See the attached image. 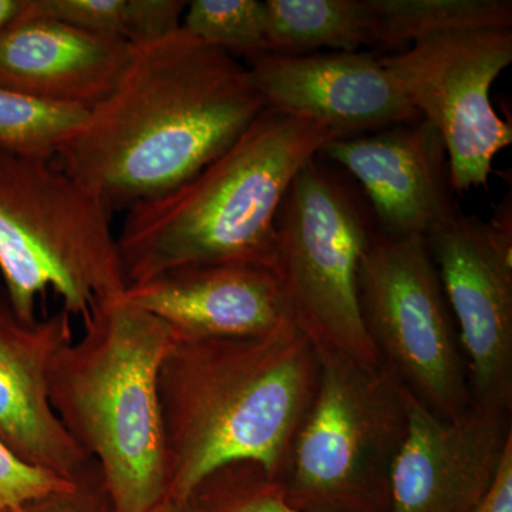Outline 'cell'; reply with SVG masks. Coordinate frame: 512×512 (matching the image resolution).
I'll return each instance as SVG.
<instances>
[{
  "label": "cell",
  "instance_id": "cell-24",
  "mask_svg": "<svg viewBox=\"0 0 512 512\" xmlns=\"http://www.w3.org/2000/svg\"><path fill=\"white\" fill-rule=\"evenodd\" d=\"M8 512H113L99 464L90 460L67 490L46 495Z\"/></svg>",
  "mask_w": 512,
  "mask_h": 512
},
{
  "label": "cell",
  "instance_id": "cell-5",
  "mask_svg": "<svg viewBox=\"0 0 512 512\" xmlns=\"http://www.w3.org/2000/svg\"><path fill=\"white\" fill-rule=\"evenodd\" d=\"M111 208L55 160L0 151V272L13 309L35 322L39 298L86 318L127 289Z\"/></svg>",
  "mask_w": 512,
  "mask_h": 512
},
{
  "label": "cell",
  "instance_id": "cell-4",
  "mask_svg": "<svg viewBox=\"0 0 512 512\" xmlns=\"http://www.w3.org/2000/svg\"><path fill=\"white\" fill-rule=\"evenodd\" d=\"M82 320V338L50 366V404L99 464L113 512L156 511L168 500L158 375L173 333L124 296L104 299Z\"/></svg>",
  "mask_w": 512,
  "mask_h": 512
},
{
  "label": "cell",
  "instance_id": "cell-13",
  "mask_svg": "<svg viewBox=\"0 0 512 512\" xmlns=\"http://www.w3.org/2000/svg\"><path fill=\"white\" fill-rule=\"evenodd\" d=\"M322 154L362 184L383 234L427 239L457 215L446 147L427 120L338 138Z\"/></svg>",
  "mask_w": 512,
  "mask_h": 512
},
{
  "label": "cell",
  "instance_id": "cell-26",
  "mask_svg": "<svg viewBox=\"0 0 512 512\" xmlns=\"http://www.w3.org/2000/svg\"><path fill=\"white\" fill-rule=\"evenodd\" d=\"M25 6L26 0H0V29L19 16Z\"/></svg>",
  "mask_w": 512,
  "mask_h": 512
},
{
  "label": "cell",
  "instance_id": "cell-6",
  "mask_svg": "<svg viewBox=\"0 0 512 512\" xmlns=\"http://www.w3.org/2000/svg\"><path fill=\"white\" fill-rule=\"evenodd\" d=\"M316 353L315 396L278 478L285 500L301 512H387L409 393L386 366Z\"/></svg>",
  "mask_w": 512,
  "mask_h": 512
},
{
  "label": "cell",
  "instance_id": "cell-22",
  "mask_svg": "<svg viewBox=\"0 0 512 512\" xmlns=\"http://www.w3.org/2000/svg\"><path fill=\"white\" fill-rule=\"evenodd\" d=\"M35 12L74 28L130 43L131 0H30Z\"/></svg>",
  "mask_w": 512,
  "mask_h": 512
},
{
  "label": "cell",
  "instance_id": "cell-15",
  "mask_svg": "<svg viewBox=\"0 0 512 512\" xmlns=\"http://www.w3.org/2000/svg\"><path fill=\"white\" fill-rule=\"evenodd\" d=\"M134 46L25 9L0 29V86L90 111L119 86Z\"/></svg>",
  "mask_w": 512,
  "mask_h": 512
},
{
  "label": "cell",
  "instance_id": "cell-10",
  "mask_svg": "<svg viewBox=\"0 0 512 512\" xmlns=\"http://www.w3.org/2000/svg\"><path fill=\"white\" fill-rule=\"evenodd\" d=\"M427 242L456 322L471 403L511 412L510 201L488 222L457 214Z\"/></svg>",
  "mask_w": 512,
  "mask_h": 512
},
{
  "label": "cell",
  "instance_id": "cell-17",
  "mask_svg": "<svg viewBox=\"0 0 512 512\" xmlns=\"http://www.w3.org/2000/svg\"><path fill=\"white\" fill-rule=\"evenodd\" d=\"M372 46L404 50L421 40L476 29H511L507 0H366Z\"/></svg>",
  "mask_w": 512,
  "mask_h": 512
},
{
  "label": "cell",
  "instance_id": "cell-14",
  "mask_svg": "<svg viewBox=\"0 0 512 512\" xmlns=\"http://www.w3.org/2000/svg\"><path fill=\"white\" fill-rule=\"evenodd\" d=\"M72 316L25 322L0 286V443L29 466L73 478L90 460L49 400V370L73 342Z\"/></svg>",
  "mask_w": 512,
  "mask_h": 512
},
{
  "label": "cell",
  "instance_id": "cell-8",
  "mask_svg": "<svg viewBox=\"0 0 512 512\" xmlns=\"http://www.w3.org/2000/svg\"><path fill=\"white\" fill-rule=\"evenodd\" d=\"M359 305L380 363L441 419L471 406L466 362L423 237L373 232L359 268Z\"/></svg>",
  "mask_w": 512,
  "mask_h": 512
},
{
  "label": "cell",
  "instance_id": "cell-1",
  "mask_svg": "<svg viewBox=\"0 0 512 512\" xmlns=\"http://www.w3.org/2000/svg\"><path fill=\"white\" fill-rule=\"evenodd\" d=\"M265 109L247 64L180 28L134 46L119 86L55 161L128 210L200 173Z\"/></svg>",
  "mask_w": 512,
  "mask_h": 512
},
{
  "label": "cell",
  "instance_id": "cell-16",
  "mask_svg": "<svg viewBox=\"0 0 512 512\" xmlns=\"http://www.w3.org/2000/svg\"><path fill=\"white\" fill-rule=\"evenodd\" d=\"M123 296L175 339L262 335L288 318L274 272L255 266L174 269L128 285Z\"/></svg>",
  "mask_w": 512,
  "mask_h": 512
},
{
  "label": "cell",
  "instance_id": "cell-23",
  "mask_svg": "<svg viewBox=\"0 0 512 512\" xmlns=\"http://www.w3.org/2000/svg\"><path fill=\"white\" fill-rule=\"evenodd\" d=\"M73 478L29 466L0 443V512L18 510L46 495L72 487Z\"/></svg>",
  "mask_w": 512,
  "mask_h": 512
},
{
  "label": "cell",
  "instance_id": "cell-27",
  "mask_svg": "<svg viewBox=\"0 0 512 512\" xmlns=\"http://www.w3.org/2000/svg\"><path fill=\"white\" fill-rule=\"evenodd\" d=\"M153 512H194V510H192L190 504H177L173 503V501L167 500Z\"/></svg>",
  "mask_w": 512,
  "mask_h": 512
},
{
  "label": "cell",
  "instance_id": "cell-2",
  "mask_svg": "<svg viewBox=\"0 0 512 512\" xmlns=\"http://www.w3.org/2000/svg\"><path fill=\"white\" fill-rule=\"evenodd\" d=\"M318 373L315 346L289 318L262 335L174 338L158 375L168 500L190 503L231 464L278 481Z\"/></svg>",
  "mask_w": 512,
  "mask_h": 512
},
{
  "label": "cell",
  "instance_id": "cell-20",
  "mask_svg": "<svg viewBox=\"0 0 512 512\" xmlns=\"http://www.w3.org/2000/svg\"><path fill=\"white\" fill-rule=\"evenodd\" d=\"M181 28L205 45L245 59L268 53V13L261 0H192Z\"/></svg>",
  "mask_w": 512,
  "mask_h": 512
},
{
  "label": "cell",
  "instance_id": "cell-7",
  "mask_svg": "<svg viewBox=\"0 0 512 512\" xmlns=\"http://www.w3.org/2000/svg\"><path fill=\"white\" fill-rule=\"evenodd\" d=\"M373 232L345 181L311 161L286 192L275 227L274 265L286 315L316 349L379 366L359 305V268Z\"/></svg>",
  "mask_w": 512,
  "mask_h": 512
},
{
  "label": "cell",
  "instance_id": "cell-9",
  "mask_svg": "<svg viewBox=\"0 0 512 512\" xmlns=\"http://www.w3.org/2000/svg\"><path fill=\"white\" fill-rule=\"evenodd\" d=\"M410 104L439 131L457 194L485 187L512 127L491 103V86L512 62L511 29L460 30L380 57Z\"/></svg>",
  "mask_w": 512,
  "mask_h": 512
},
{
  "label": "cell",
  "instance_id": "cell-19",
  "mask_svg": "<svg viewBox=\"0 0 512 512\" xmlns=\"http://www.w3.org/2000/svg\"><path fill=\"white\" fill-rule=\"evenodd\" d=\"M89 111L0 86V151L56 160Z\"/></svg>",
  "mask_w": 512,
  "mask_h": 512
},
{
  "label": "cell",
  "instance_id": "cell-25",
  "mask_svg": "<svg viewBox=\"0 0 512 512\" xmlns=\"http://www.w3.org/2000/svg\"><path fill=\"white\" fill-rule=\"evenodd\" d=\"M473 512H512V444L507 448L490 493Z\"/></svg>",
  "mask_w": 512,
  "mask_h": 512
},
{
  "label": "cell",
  "instance_id": "cell-21",
  "mask_svg": "<svg viewBox=\"0 0 512 512\" xmlns=\"http://www.w3.org/2000/svg\"><path fill=\"white\" fill-rule=\"evenodd\" d=\"M194 512H301L285 500L278 481L251 463L215 471L192 494Z\"/></svg>",
  "mask_w": 512,
  "mask_h": 512
},
{
  "label": "cell",
  "instance_id": "cell-18",
  "mask_svg": "<svg viewBox=\"0 0 512 512\" xmlns=\"http://www.w3.org/2000/svg\"><path fill=\"white\" fill-rule=\"evenodd\" d=\"M268 53L309 55L319 49L359 52L372 46L366 0H266Z\"/></svg>",
  "mask_w": 512,
  "mask_h": 512
},
{
  "label": "cell",
  "instance_id": "cell-11",
  "mask_svg": "<svg viewBox=\"0 0 512 512\" xmlns=\"http://www.w3.org/2000/svg\"><path fill=\"white\" fill-rule=\"evenodd\" d=\"M511 444V412L471 403L456 419H441L409 394L387 512H473L490 493Z\"/></svg>",
  "mask_w": 512,
  "mask_h": 512
},
{
  "label": "cell",
  "instance_id": "cell-3",
  "mask_svg": "<svg viewBox=\"0 0 512 512\" xmlns=\"http://www.w3.org/2000/svg\"><path fill=\"white\" fill-rule=\"evenodd\" d=\"M340 138L311 121L265 109L241 137L174 190L128 208L117 235L127 286L191 266L274 265L286 192Z\"/></svg>",
  "mask_w": 512,
  "mask_h": 512
},
{
  "label": "cell",
  "instance_id": "cell-12",
  "mask_svg": "<svg viewBox=\"0 0 512 512\" xmlns=\"http://www.w3.org/2000/svg\"><path fill=\"white\" fill-rule=\"evenodd\" d=\"M245 64L266 109L328 127L340 138L421 120L372 53H264Z\"/></svg>",
  "mask_w": 512,
  "mask_h": 512
}]
</instances>
